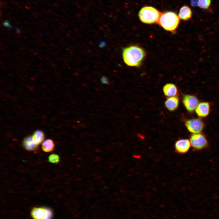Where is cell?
Returning a JSON list of instances; mask_svg holds the SVG:
<instances>
[{"instance_id":"ffe728a7","label":"cell","mask_w":219,"mask_h":219,"mask_svg":"<svg viewBox=\"0 0 219 219\" xmlns=\"http://www.w3.org/2000/svg\"><path fill=\"white\" fill-rule=\"evenodd\" d=\"M50 219L49 218H47V219Z\"/></svg>"},{"instance_id":"7a4b0ae2","label":"cell","mask_w":219,"mask_h":219,"mask_svg":"<svg viewBox=\"0 0 219 219\" xmlns=\"http://www.w3.org/2000/svg\"><path fill=\"white\" fill-rule=\"evenodd\" d=\"M179 22V18L176 13L167 11L161 14L158 23L165 30L173 32L177 28Z\"/></svg>"},{"instance_id":"5bb4252c","label":"cell","mask_w":219,"mask_h":219,"mask_svg":"<svg viewBox=\"0 0 219 219\" xmlns=\"http://www.w3.org/2000/svg\"><path fill=\"white\" fill-rule=\"evenodd\" d=\"M32 137L34 141L37 145L42 142L45 138L44 132L40 130H37L35 131Z\"/></svg>"},{"instance_id":"8992f818","label":"cell","mask_w":219,"mask_h":219,"mask_svg":"<svg viewBox=\"0 0 219 219\" xmlns=\"http://www.w3.org/2000/svg\"><path fill=\"white\" fill-rule=\"evenodd\" d=\"M31 215L34 219L50 218L52 216L51 210L44 207H35L32 210Z\"/></svg>"},{"instance_id":"8fae6325","label":"cell","mask_w":219,"mask_h":219,"mask_svg":"<svg viewBox=\"0 0 219 219\" xmlns=\"http://www.w3.org/2000/svg\"><path fill=\"white\" fill-rule=\"evenodd\" d=\"M192 14L191 9L187 5H184L180 9L178 16L183 20L188 21L191 19Z\"/></svg>"},{"instance_id":"4fadbf2b","label":"cell","mask_w":219,"mask_h":219,"mask_svg":"<svg viewBox=\"0 0 219 219\" xmlns=\"http://www.w3.org/2000/svg\"><path fill=\"white\" fill-rule=\"evenodd\" d=\"M163 93L168 97L175 96L178 93V89L175 85L172 83L165 85L163 88Z\"/></svg>"},{"instance_id":"ac0fdd59","label":"cell","mask_w":219,"mask_h":219,"mask_svg":"<svg viewBox=\"0 0 219 219\" xmlns=\"http://www.w3.org/2000/svg\"><path fill=\"white\" fill-rule=\"evenodd\" d=\"M191 4L193 6L197 5V0H190Z\"/></svg>"},{"instance_id":"30bf717a","label":"cell","mask_w":219,"mask_h":219,"mask_svg":"<svg viewBox=\"0 0 219 219\" xmlns=\"http://www.w3.org/2000/svg\"><path fill=\"white\" fill-rule=\"evenodd\" d=\"M23 145L26 150L29 151H36L38 148V145L34 141L32 136L26 137L23 141Z\"/></svg>"},{"instance_id":"6da1fadb","label":"cell","mask_w":219,"mask_h":219,"mask_svg":"<svg viewBox=\"0 0 219 219\" xmlns=\"http://www.w3.org/2000/svg\"><path fill=\"white\" fill-rule=\"evenodd\" d=\"M145 52L141 47L131 46L123 49V59L125 63L131 67H138L145 56Z\"/></svg>"},{"instance_id":"5b68a950","label":"cell","mask_w":219,"mask_h":219,"mask_svg":"<svg viewBox=\"0 0 219 219\" xmlns=\"http://www.w3.org/2000/svg\"><path fill=\"white\" fill-rule=\"evenodd\" d=\"M185 125L188 130L193 134L200 133L203 130L204 125L199 119L194 118L187 120Z\"/></svg>"},{"instance_id":"ba28073f","label":"cell","mask_w":219,"mask_h":219,"mask_svg":"<svg viewBox=\"0 0 219 219\" xmlns=\"http://www.w3.org/2000/svg\"><path fill=\"white\" fill-rule=\"evenodd\" d=\"M191 147L190 141L187 139H179L176 142L175 145L176 151L179 154L186 153Z\"/></svg>"},{"instance_id":"e0dca14e","label":"cell","mask_w":219,"mask_h":219,"mask_svg":"<svg viewBox=\"0 0 219 219\" xmlns=\"http://www.w3.org/2000/svg\"><path fill=\"white\" fill-rule=\"evenodd\" d=\"M48 161L50 163H57L60 161V157L57 155L52 154L48 157Z\"/></svg>"},{"instance_id":"277c9868","label":"cell","mask_w":219,"mask_h":219,"mask_svg":"<svg viewBox=\"0 0 219 219\" xmlns=\"http://www.w3.org/2000/svg\"><path fill=\"white\" fill-rule=\"evenodd\" d=\"M191 146L196 151L203 150L208 145V141L205 137L200 133L193 134L190 138Z\"/></svg>"},{"instance_id":"3957f363","label":"cell","mask_w":219,"mask_h":219,"mask_svg":"<svg viewBox=\"0 0 219 219\" xmlns=\"http://www.w3.org/2000/svg\"><path fill=\"white\" fill-rule=\"evenodd\" d=\"M161 14L157 9L151 6H145L139 11L138 16L141 21L145 24L158 23Z\"/></svg>"},{"instance_id":"9a60e30c","label":"cell","mask_w":219,"mask_h":219,"mask_svg":"<svg viewBox=\"0 0 219 219\" xmlns=\"http://www.w3.org/2000/svg\"><path fill=\"white\" fill-rule=\"evenodd\" d=\"M55 144L53 141L51 139H47L44 141L42 144V148L44 152H51L54 149Z\"/></svg>"},{"instance_id":"d6986e66","label":"cell","mask_w":219,"mask_h":219,"mask_svg":"<svg viewBox=\"0 0 219 219\" xmlns=\"http://www.w3.org/2000/svg\"><path fill=\"white\" fill-rule=\"evenodd\" d=\"M101 81L102 83L104 84H107L108 82L107 79L105 77L102 78Z\"/></svg>"},{"instance_id":"52a82bcc","label":"cell","mask_w":219,"mask_h":219,"mask_svg":"<svg viewBox=\"0 0 219 219\" xmlns=\"http://www.w3.org/2000/svg\"><path fill=\"white\" fill-rule=\"evenodd\" d=\"M182 100L185 107L189 112H192L195 110L199 104L198 99L193 95H184Z\"/></svg>"},{"instance_id":"7c38bea8","label":"cell","mask_w":219,"mask_h":219,"mask_svg":"<svg viewBox=\"0 0 219 219\" xmlns=\"http://www.w3.org/2000/svg\"><path fill=\"white\" fill-rule=\"evenodd\" d=\"M179 98L175 96L167 98L165 104V107L168 110L172 111L177 109L179 105Z\"/></svg>"},{"instance_id":"9c48e42d","label":"cell","mask_w":219,"mask_h":219,"mask_svg":"<svg viewBox=\"0 0 219 219\" xmlns=\"http://www.w3.org/2000/svg\"><path fill=\"white\" fill-rule=\"evenodd\" d=\"M210 106L208 103L201 102L198 104L195 109L197 115L200 117H205L210 112Z\"/></svg>"},{"instance_id":"2e32d148","label":"cell","mask_w":219,"mask_h":219,"mask_svg":"<svg viewBox=\"0 0 219 219\" xmlns=\"http://www.w3.org/2000/svg\"><path fill=\"white\" fill-rule=\"evenodd\" d=\"M212 0H198L197 6L200 8L207 10L210 8L211 3Z\"/></svg>"}]
</instances>
